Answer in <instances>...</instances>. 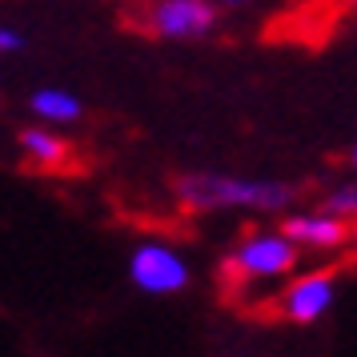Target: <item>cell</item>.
I'll return each mask as SVG.
<instances>
[{"label":"cell","mask_w":357,"mask_h":357,"mask_svg":"<svg viewBox=\"0 0 357 357\" xmlns=\"http://www.w3.org/2000/svg\"><path fill=\"white\" fill-rule=\"evenodd\" d=\"M217 24V4L209 0H153L149 29L165 40H197Z\"/></svg>","instance_id":"277c9868"},{"label":"cell","mask_w":357,"mask_h":357,"mask_svg":"<svg viewBox=\"0 0 357 357\" xmlns=\"http://www.w3.org/2000/svg\"><path fill=\"white\" fill-rule=\"evenodd\" d=\"M297 265V245L285 233H249L237 253L229 261V269L237 277H285Z\"/></svg>","instance_id":"7a4b0ae2"},{"label":"cell","mask_w":357,"mask_h":357,"mask_svg":"<svg viewBox=\"0 0 357 357\" xmlns=\"http://www.w3.org/2000/svg\"><path fill=\"white\" fill-rule=\"evenodd\" d=\"M177 193L197 213H209V209L273 213L289 205L293 189L281 185V181H249V177H229V173H189V177H181Z\"/></svg>","instance_id":"6da1fadb"},{"label":"cell","mask_w":357,"mask_h":357,"mask_svg":"<svg viewBox=\"0 0 357 357\" xmlns=\"http://www.w3.org/2000/svg\"><path fill=\"white\" fill-rule=\"evenodd\" d=\"M24 49V33L13 24H0V52H20Z\"/></svg>","instance_id":"30bf717a"},{"label":"cell","mask_w":357,"mask_h":357,"mask_svg":"<svg viewBox=\"0 0 357 357\" xmlns=\"http://www.w3.org/2000/svg\"><path fill=\"white\" fill-rule=\"evenodd\" d=\"M297 249H341L349 241V221H337L329 213H293L281 229Z\"/></svg>","instance_id":"8992f818"},{"label":"cell","mask_w":357,"mask_h":357,"mask_svg":"<svg viewBox=\"0 0 357 357\" xmlns=\"http://www.w3.org/2000/svg\"><path fill=\"white\" fill-rule=\"evenodd\" d=\"M209 4H249V0H209Z\"/></svg>","instance_id":"8fae6325"},{"label":"cell","mask_w":357,"mask_h":357,"mask_svg":"<svg viewBox=\"0 0 357 357\" xmlns=\"http://www.w3.org/2000/svg\"><path fill=\"white\" fill-rule=\"evenodd\" d=\"M29 109H33L40 121H49V125H73V121H81L84 105L77 93H68V89H36L33 100H29Z\"/></svg>","instance_id":"52a82bcc"},{"label":"cell","mask_w":357,"mask_h":357,"mask_svg":"<svg viewBox=\"0 0 357 357\" xmlns=\"http://www.w3.org/2000/svg\"><path fill=\"white\" fill-rule=\"evenodd\" d=\"M333 297H337V277L333 273H305L297 277L285 297H281V309H285V317L297 325H309L325 317L329 305H333Z\"/></svg>","instance_id":"5b68a950"},{"label":"cell","mask_w":357,"mask_h":357,"mask_svg":"<svg viewBox=\"0 0 357 357\" xmlns=\"http://www.w3.org/2000/svg\"><path fill=\"white\" fill-rule=\"evenodd\" d=\"M129 273L145 293H177L189 285V265H185V257L161 241L137 245L132 249V261H129Z\"/></svg>","instance_id":"3957f363"},{"label":"cell","mask_w":357,"mask_h":357,"mask_svg":"<svg viewBox=\"0 0 357 357\" xmlns=\"http://www.w3.org/2000/svg\"><path fill=\"white\" fill-rule=\"evenodd\" d=\"M321 213L337 217V221H349V217L357 213V189H354V185H341V189H333V193L325 197Z\"/></svg>","instance_id":"9c48e42d"},{"label":"cell","mask_w":357,"mask_h":357,"mask_svg":"<svg viewBox=\"0 0 357 357\" xmlns=\"http://www.w3.org/2000/svg\"><path fill=\"white\" fill-rule=\"evenodd\" d=\"M20 149L29 153V161L40 169H61L68 161V141L52 129H24L20 132Z\"/></svg>","instance_id":"ba28073f"}]
</instances>
